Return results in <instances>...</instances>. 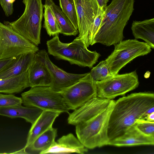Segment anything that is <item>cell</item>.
Returning <instances> with one entry per match:
<instances>
[{
  "label": "cell",
  "mask_w": 154,
  "mask_h": 154,
  "mask_svg": "<svg viewBox=\"0 0 154 154\" xmlns=\"http://www.w3.org/2000/svg\"><path fill=\"white\" fill-rule=\"evenodd\" d=\"M57 129L52 127L38 136L25 149L26 154H41L51 147L55 142Z\"/></svg>",
  "instance_id": "obj_21"
},
{
  "label": "cell",
  "mask_w": 154,
  "mask_h": 154,
  "mask_svg": "<svg viewBox=\"0 0 154 154\" xmlns=\"http://www.w3.org/2000/svg\"><path fill=\"white\" fill-rule=\"evenodd\" d=\"M154 144V136L143 134L134 125L129 128L123 136L108 143L109 145L118 146Z\"/></svg>",
  "instance_id": "obj_17"
},
{
  "label": "cell",
  "mask_w": 154,
  "mask_h": 154,
  "mask_svg": "<svg viewBox=\"0 0 154 154\" xmlns=\"http://www.w3.org/2000/svg\"><path fill=\"white\" fill-rule=\"evenodd\" d=\"M104 10L101 9L94 19L90 35V45H93L94 36L97 32L104 15Z\"/></svg>",
  "instance_id": "obj_29"
},
{
  "label": "cell",
  "mask_w": 154,
  "mask_h": 154,
  "mask_svg": "<svg viewBox=\"0 0 154 154\" xmlns=\"http://www.w3.org/2000/svg\"><path fill=\"white\" fill-rule=\"evenodd\" d=\"M90 73L92 79L96 82L104 80L113 76L110 73L105 60L100 61L92 68Z\"/></svg>",
  "instance_id": "obj_26"
},
{
  "label": "cell",
  "mask_w": 154,
  "mask_h": 154,
  "mask_svg": "<svg viewBox=\"0 0 154 154\" xmlns=\"http://www.w3.org/2000/svg\"><path fill=\"white\" fill-rule=\"evenodd\" d=\"M48 53L57 58L68 61L71 64L91 68L101 56L96 51L87 48L84 41L76 37L70 43H64L60 40L58 35L47 41Z\"/></svg>",
  "instance_id": "obj_3"
},
{
  "label": "cell",
  "mask_w": 154,
  "mask_h": 154,
  "mask_svg": "<svg viewBox=\"0 0 154 154\" xmlns=\"http://www.w3.org/2000/svg\"><path fill=\"white\" fill-rule=\"evenodd\" d=\"M143 119H145L148 121H154V112L147 114L144 117Z\"/></svg>",
  "instance_id": "obj_33"
},
{
  "label": "cell",
  "mask_w": 154,
  "mask_h": 154,
  "mask_svg": "<svg viewBox=\"0 0 154 154\" xmlns=\"http://www.w3.org/2000/svg\"><path fill=\"white\" fill-rule=\"evenodd\" d=\"M28 87V71L16 77L0 79V93H18Z\"/></svg>",
  "instance_id": "obj_22"
},
{
  "label": "cell",
  "mask_w": 154,
  "mask_h": 154,
  "mask_svg": "<svg viewBox=\"0 0 154 154\" xmlns=\"http://www.w3.org/2000/svg\"><path fill=\"white\" fill-rule=\"evenodd\" d=\"M134 0H112L107 6L93 45H115L124 38L123 30L134 10Z\"/></svg>",
  "instance_id": "obj_2"
},
{
  "label": "cell",
  "mask_w": 154,
  "mask_h": 154,
  "mask_svg": "<svg viewBox=\"0 0 154 154\" xmlns=\"http://www.w3.org/2000/svg\"><path fill=\"white\" fill-rule=\"evenodd\" d=\"M37 46L14 30L0 22V60L16 57L27 53H35Z\"/></svg>",
  "instance_id": "obj_8"
},
{
  "label": "cell",
  "mask_w": 154,
  "mask_h": 154,
  "mask_svg": "<svg viewBox=\"0 0 154 154\" xmlns=\"http://www.w3.org/2000/svg\"><path fill=\"white\" fill-rule=\"evenodd\" d=\"M44 12L43 16L44 21L43 27L48 34L51 36L60 33V30L54 14L50 8L46 4L44 5Z\"/></svg>",
  "instance_id": "obj_24"
},
{
  "label": "cell",
  "mask_w": 154,
  "mask_h": 154,
  "mask_svg": "<svg viewBox=\"0 0 154 154\" xmlns=\"http://www.w3.org/2000/svg\"><path fill=\"white\" fill-rule=\"evenodd\" d=\"M22 104L21 98L12 94H1L0 95V108L20 106Z\"/></svg>",
  "instance_id": "obj_27"
},
{
  "label": "cell",
  "mask_w": 154,
  "mask_h": 154,
  "mask_svg": "<svg viewBox=\"0 0 154 154\" xmlns=\"http://www.w3.org/2000/svg\"><path fill=\"white\" fill-rule=\"evenodd\" d=\"M22 103L25 106L36 107L43 110H49L68 112L70 110L59 92L49 86L31 87L21 94Z\"/></svg>",
  "instance_id": "obj_7"
},
{
  "label": "cell",
  "mask_w": 154,
  "mask_h": 154,
  "mask_svg": "<svg viewBox=\"0 0 154 154\" xmlns=\"http://www.w3.org/2000/svg\"><path fill=\"white\" fill-rule=\"evenodd\" d=\"M139 85L136 71L123 74H118L108 79L96 82L97 97L111 100L134 90Z\"/></svg>",
  "instance_id": "obj_9"
},
{
  "label": "cell",
  "mask_w": 154,
  "mask_h": 154,
  "mask_svg": "<svg viewBox=\"0 0 154 154\" xmlns=\"http://www.w3.org/2000/svg\"><path fill=\"white\" fill-rule=\"evenodd\" d=\"M23 13L17 20L4 23L37 46L40 43L42 22L44 8L42 0H23Z\"/></svg>",
  "instance_id": "obj_5"
},
{
  "label": "cell",
  "mask_w": 154,
  "mask_h": 154,
  "mask_svg": "<svg viewBox=\"0 0 154 154\" xmlns=\"http://www.w3.org/2000/svg\"><path fill=\"white\" fill-rule=\"evenodd\" d=\"M1 94L0 93V95H1Z\"/></svg>",
  "instance_id": "obj_35"
},
{
  "label": "cell",
  "mask_w": 154,
  "mask_h": 154,
  "mask_svg": "<svg viewBox=\"0 0 154 154\" xmlns=\"http://www.w3.org/2000/svg\"><path fill=\"white\" fill-rule=\"evenodd\" d=\"M114 46L113 51L105 60L112 76L118 74L122 68L136 57L151 51L146 43L136 39L122 40Z\"/></svg>",
  "instance_id": "obj_6"
},
{
  "label": "cell",
  "mask_w": 154,
  "mask_h": 154,
  "mask_svg": "<svg viewBox=\"0 0 154 154\" xmlns=\"http://www.w3.org/2000/svg\"><path fill=\"white\" fill-rule=\"evenodd\" d=\"M43 110L34 107L21 105L0 108V115L11 118H20L33 124L41 115Z\"/></svg>",
  "instance_id": "obj_19"
},
{
  "label": "cell",
  "mask_w": 154,
  "mask_h": 154,
  "mask_svg": "<svg viewBox=\"0 0 154 154\" xmlns=\"http://www.w3.org/2000/svg\"><path fill=\"white\" fill-rule=\"evenodd\" d=\"M35 53L25 54L15 58L0 72V79L16 77L27 71Z\"/></svg>",
  "instance_id": "obj_18"
},
{
  "label": "cell",
  "mask_w": 154,
  "mask_h": 154,
  "mask_svg": "<svg viewBox=\"0 0 154 154\" xmlns=\"http://www.w3.org/2000/svg\"><path fill=\"white\" fill-rule=\"evenodd\" d=\"M47 54L44 49L35 53L28 70L29 87L50 86L51 77L46 62Z\"/></svg>",
  "instance_id": "obj_12"
},
{
  "label": "cell",
  "mask_w": 154,
  "mask_h": 154,
  "mask_svg": "<svg viewBox=\"0 0 154 154\" xmlns=\"http://www.w3.org/2000/svg\"><path fill=\"white\" fill-rule=\"evenodd\" d=\"M46 62L51 77L49 86L53 91L59 92L79 81L87 73L77 74L67 72L59 68L50 60L48 53Z\"/></svg>",
  "instance_id": "obj_14"
},
{
  "label": "cell",
  "mask_w": 154,
  "mask_h": 154,
  "mask_svg": "<svg viewBox=\"0 0 154 154\" xmlns=\"http://www.w3.org/2000/svg\"><path fill=\"white\" fill-rule=\"evenodd\" d=\"M153 106L154 94L150 92L132 93L115 101L108 124L109 143L123 136Z\"/></svg>",
  "instance_id": "obj_1"
},
{
  "label": "cell",
  "mask_w": 154,
  "mask_h": 154,
  "mask_svg": "<svg viewBox=\"0 0 154 154\" xmlns=\"http://www.w3.org/2000/svg\"><path fill=\"white\" fill-rule=\"evenodd\" d=\"M62 113L49 110H43L35 122L32 125L29 131L25 149L30 145L38 136L52 127L56 119Z\"/></svg>",
  "instance_id": "obj_16"
},
{
  "label": "cell",
  "mask_w": 154,
  "mask_h": 154,
  "mask_svg": "<svg viewBox=\"0 0 154 154\" xmlns=\"http://www.w3.org/2000/svg\"><path fill=\"white\" fill-rule=\"evenodd\" d=\"M15 58L0 60V72L10 64Z\"/></svg>",
  "instance_id": "obj_31"
},
{
  "label": "cell",
  "mask_w": 154,
  "mask_h": 154,
  "mask_svg": "<svg viewBox=\"0 0 154 154\" xmlns=\"http://www.w3.org/2000/svg\"><path fill=\"white\" fill-rule=\"evenodd\" d=\"M62 12L74 27L78 29V24L75 7L74 0H59Z\"/></svg>",
  "instance_id": "obj_25"
},
{
  "label": "cell",
  "mask_w": 154,
  "mask_h": 154,
  "mask_svg": "<svg viewBox=\"0 0 154 154\" xmlns=\"http://www.w3.org/2000/svg\"><path fill=\"white\" fill-rule=\"evenodd\" d=\"M115 101L106 109L90 119L75 125L78 139L87 149L108 145L107 128L110 115Z\"/></svg>",
  "instance_id": "obj_4"
},
{
  "label": "cell",
  "mask_w": 154,
  "mask_h": 154,
  "mask_svg": "<svg viewBox=\"0 0 154 154\" xmlns=\"http://www.w3.org/2000/svg\"><path fill=\"white\" fill-rule=\"evenodd\" d=\"M135 127L143 134L154 136V121H148L145 119H138L134 125Z\"/></svg>",
  "instance_id": "obj_28"
},
{
  "label": "cell",
  "mask_w": 154,
  "mask_h": 154,
  "mask_svg": "<svg viewBox=\"0 0 154 154\" xmlns=\"http://www.w3.org/2000/svg\"><path fill=\"white\" fill-rule=\"evenodd\" d=\"M59 92L70 110H74L97 97L96 82L90 72L76 83Z\"/></svg>",
  "instance_id": "obj_10"
},
{
  "label": "cell",
  "mask_w": 154,
  "mask_h": 154,
  "mask_svg": "<svg viewBox=\"0 0 154 154\" xmlns=\"http://www.w3.org/2000/svg\"><path fill=\"white\" fill-rule=\"evenodd\" d=\"M109 0H97L99 7L102 9L104 10L107 6V3Z\"/></svg>",
  "instance_id": "obj_32"
},
{
  "label": "cell",
  "mask_w": 154,
  "mask_h": 154,
  "mask_svg": "<svg viewBox=\"0 0 154 154\" xmlns=\"http://www.w3.org/2000/svg\"><path fill=\"white\" fill-rule=\"evenodd\" d=\"M45 4L51 9L59 24L60 33L67 36H75L79 33L76 29L61 10L53 0H45Z\"/></svg>",
  "instance_id": "obj_23"
},
{
  "label": "cell",
  "mask_w": 154,
  "mask_h": 154,
  "mask_svg": "<svg viewBox=\"0 0 154 154\" xmlns=\"http://www.w3.org/2000/svg\"><path fill=\"white\" fill-rule=\"evenodd\" d=\"M86 148L72 133L63 135L55 141L52 146L40 154H67L77 153L83 154L87 152Z\"/></svg>",
  "instance_id": "obj_15"
},
{
  "label": "cell",
  "mask_w": 154,
  "mask_h": 154,
  "mask_svg": "<svg viewBox=\"0 0 154 154\" xmlns=\"http://www.w3.org/2000/svg\"><path fill=\"white\" fill-rule=\"evenodd\" d=\"M131 28L136 39H142L151 48H154V18L142 21H133Z\"/></svg>",
  "instance_id": "obj_20"
},
{
  "label": "cell",
  "mask_w": 154,
  "mask_h": 154,
  "mask_svg": "<svg viewBox=\"0 0 154 154\" xmlns=\"http://www.w3.org/2000/svg\"><path fill=\"white\" fill-rule=\"evenodd\" d=\"M78 18L79 35L88 48L95 18L101 9L97 0H74Z\"/></svg>",
  "instance_id": "obj_11"
},
{
  "label": "cell",
  "mask_w": 154,
  "mask_h": 154,
  "mask_svg": "<svg viewBox=\"0 0 154 154\" xmlns=\"http://www.w3.org/2000/svg\"><path fill=\"white\" fill-rule=\"evenodd\" d=\"M112 100L97 97L90 100L69 113L68 123L75 125L90 119L107 108Z\"/></svg>",
  "instance_id": "obj_13"
},
{
  "label": "cell",
  "mask_w": 154,
  "mask_h": 154,
  "mask_svg": "<svg viewBox=\"0 0 154 154\" xmlns=\"http://www.w3.org/2000/svg\"><path fill=\"white\" fill-rule=\"evenodd\" d=\"M15 0H0V4L5 15L8 17L13 14V3Z\"/></svg>",
  "instance_id": "obj_30"
},
{
  "label": "cell",
  "mask_w": 154,
  "mask_h": 154,
  "mask_svg": "<svg viewBox=\"0 0 154 154\" xmlns=\"http://www.w3.org/2000/svg\"><path fill=\"white\" fill-rule=\"evenodd\" d=\"M154 112V106H152L147 110L145 113V116L148 114Z\"/></svg>",
  "instance_id": "obj_34"
}]
</instances>
